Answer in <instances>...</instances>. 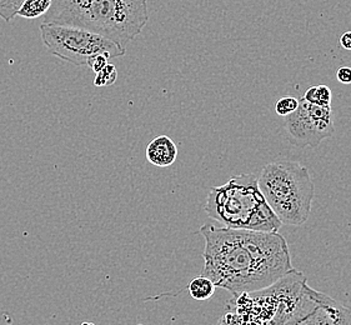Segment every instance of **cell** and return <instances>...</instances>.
Returning a JSON list of instances; mask_svg holds the SVG:
<instances>
[{"label":"cell","mask_w":351,"mask_h":325,"mask_svg":"<svg viewBox=\"0 0 351 325\" xmlns=\"http://www.w3.org/2000/svg\"><path fill=\"white\" fill-rule=\"evenodd\" d=\"M205 239L202 276L232 296L264 289L293 270L285 238L278 232L200 228Z\"/></svg>","instance_id":"6da1fadb"},{"label":"cell","mask_w":351,"mask_h":325,"mask_svg":"<svg viewBox=\"0 0 351 325\" xmlns=\"http://www.w3.org/2000/svg\"><path fill=\"white\" fill-rule=\"evenodd\" d=\"M328 298L310 288L304 274L293 269L267 288L232 296L218 325H290Z\"/></svg>","instance_id":"7a4b0ae2"},{"label":"cell","mask_w":351,"mask_h":325,"mask_svg":"<svg viewBox=\"0 0 351 325\" xmlns=\"http://www.w3.org/2000/svg\"><path fill=\"white\" fill-rule=\"evenodd\" d=\"M148 21V0H53L43 23L89 30L125 48Z\"/></svg>","instance_id":"3957f363"},{"label":"cell","mask_w":351,"mask_h":325,"mask_svg":"<svg viewBox=\"0 0 351 325\" xmlns=\"http://www.w3.org/2000/svg\"><path fill=\"white\" fill-rule=\"evenodd\" d=\"M204 209L211 219L232 229L278 232L282 226L254 174L234 176L224 185L210 188Z\"/></svg>","instance_id":"277c9868"},{"label":"cell","mask_w":351,"mask_h":325,"mask_svg":"<svg viewBox=\"0 0 351 325\" xmlns=\"http://www.w3.org/2000/svg\"><path fill=\"white\" fill-rule=\"evenodd\" d=\"M258 185L281 224L300 226L306 223L315 186L309 170L300 162H269L260 174Z\"/></svg>","instance_id":"5b68a950"},{"label":"cell","mask_w":351,"mask_h":325,"mask_svg":"<svg viewBox=\"0 0 351 325\" xmlns=\"http://www.w3.org/2000/svg\"><path fill=\"white\" fill-rule=\"evenodd\" d=\"M39 30L43 44L50 54L75 67L88 65L97 56L115 59L127 53L119 44L84 29L43 23Z\"/></svg>","instance_id":"8992f818"},{"label":"cell","mask_w":351,"mask_h":325,"mask_svg":"<svg viewBox=\"0 0 351 325\" xmlns=\"http://www.w3.org/2000/svg\"><path fill=\"white\" fill-rule=\"evenodd\" d=\"M285 129L290 143L298 148H317L324 139L335 133L331 106H315L299 99L295 112L285 117Z\"/></svg>","instance_id":"52a82bcc"},{"label":"cell","mask_w":351,"mask_h":325,"mask_svg":"<svg viewBox=\"0 0 351 325\" xmlns=\"http://www.w3.org/2000/svg\"><path fill=\"white\" fill-rule=\"evenodd\" d=\"M290 325H351V311L329 297Z\"/></svg>","instance_id":"ba28073f"},{"label":"cell","mask_w":351,"mask_h":325,"mask_svg":"<svg viewBox=\"0 0 351 325\" xmlns=\"http://www.w3.org/2000/svg\"><path fill=\"white\" fill-rule=\"evenodd\" d=\"M147 160L155 167L167 168L174 164L178 158V148L176 143L173 142L167 135L156 136L149 143L145 149Z\"/></svg>","instance_id":"9c48e42d"},{"label":"cell","mask_w":351,"mask_h":325,"mask_svg":"<svg viewBox=\"0 0 351 325\" xmlns=\"http://www.w3.org/2000/svg\"><path fill=\"white\" fill-rule=\"evenodd\" d=\"M215 289H217L215 284L213 283L209 278L204 276L194 278L188 285L190 297L199 302L209 300L214 296Z\"/></svg>","instance_id":"30bf717a"},{"label":"cell","mask_w":351,"mask_h":325,"mask_svg":"<svg viewBox=\"0 0 351 325\" xmlns=\"http://www.w3.org/2000/svg\"><path fill=\"white\" fill-rule=\"evenodd\" d=\"M51 3L53 0H24L16 15L33 21L47 14L51 7Z\"/></svg>","instance_id":"8fae6325"},{"label":"cell","mask_w":351,"mask_h":325,"mask_svg":"<svg viewBox=\"0 0 351 325\" xmlns=\"http://www.w3.org/2000/svg\"><path fill=\"white\" fill-rule=\"evenodd\" d=\"M302 99L308 103L320 106H331V91L326 85H316L310 86L309 89L302 97Z\"/></svg>","instance_id":"7c38bea8"},{"label":"cell","mask_w":351,"mask_h":325,"mask_svg":"<svg viewBox=\"0 0 351 325\" xmlns=\"http://www.w3.org/2000/svg\"><path fill=\"white\" fill-rule=\"evenodd\" d=\"M117 79H118V71L112 64L108 63L103 71H98L95 74L94 85L99 86V88L109 86V85L114 84L117 82Z\"/></svg>","instance_id":"4fadbf2b"},{"label":"cell","mask_w":351,"mask_h":325,"mask_svg":"<svg viewBox=\"0 0 351 325\" xmlns=\"http://www.w3.org/2000/svg\"><path fill=\"white\" fill-rule=\"evenodd\" d=\"M24 0H0V18L3 21H12Z\"/></svg>","instance_id":"5bb4252c"},{"label":"cell","mask_w":351,"mask_h":325,"mask_svg":"<svg viewBox=\"0 0 351 325\" xmlns=\"http://www.w3.org/2000/svg\"><path fill=\"white\" fill-rule=\"evenodd\" d=\"M298 106H299V99H296L294 97H284L276 101L275 110L280 117H288L295 112Z\"/></svg>","instance_id":"9a60e30c"},{"label":"cell","mask_w":351,"mask_h":325,"mask_svg":"<svg viewBox=\"0 0 351 325\" xmlns=\"http://www.w3.org/2000/svg\"><path fill=\"white\" fill-rule=\"evenodd\" d=\"M108 60H109V59H108L106 56H97V57L92 58V59L89 60L88 67L97 74L98 71H103V69L106 68Z\"/></svg>","instance_id":"2e32d148"},{"label":"cell","mask_w":351,"mask_h":325,"mask_svg":"<svg viewBox=\"0 0 351 325\" xmlns=\"http://www.w3.org/2000/svg\"><path fill=\"white\" fill-rule=\"evenodd\" d=\"M337 78L343 84H351L350 67H341L337 71Z\"/></svg>","instance_id":"e0dca14e"},{"label":"cell","mask_w":351,"mask_h":325,"mask_svg":"<svg viewBox=\"0 0 351 325\" xmlns=\"http://www.w3.org/2000/svg\"><path fill=\"white\" fill-rule=\"evenodd\" d=\"M340 45L344 48L345 50H351V30L344 33L341 38H340Z\"/></svg>","instance_id":"ac0fdd59"}]
</instances>
